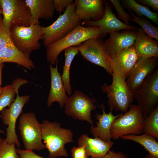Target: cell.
Returning <instances> with one entry per match:
<instances>
[{"label":"cell","instance_id":"cell-1","mask_svg":"<svg viewBox=\"0 0 158 158\" xmlns=\"http://www.w3.org/2000/svg\"><path fill=\"white\" fill-rule=\"evenodd\" d=\"M102 36V33L99 27H84L80 25L65 37L46 47L47 60L50 64L54 65L58 61L59 54L65 49L77 46L86 40Z\"/></svg>","mask_w":158,"mask_h":158},{"label":"cell","instance_id":"cell-2","mask_svg":"<svg viewBox=\"0 0 158 158\" xmlns=\"http://www.w3.org/2000/svg\"><path fill=\"white\" fill-rule=\"evenodd\" d=\"M41 126L42 140L49 152L48 157H67L65 145L74 142L71 130L61 128L59 123L50 122L46 119L43 121Z\"/></svg>","mask_w":158,"mask_h":158},{"label":"cell","instance_id":"cell-3","mask_svg":"<svg viewBox=\"0 0 158 158\" xmlns=\"http://www.w3.org/2000/svg\"><path fill=\"white\" fill-rule=\"evenodd\" d=\"M75 7L73 2L51 24L44 27L42 39L44 46L47 47L63 38L80 25L81 20L75 12Z\"/></svg>","mask_w":158,"mask_h":158},{"label":"cell","instance_id":"cell-4","mask_svg":"<svg viewBox=\"0 0 158 158\" xmlns=\"http://www.w3.org/2000/svg\"><path fill=\"white\" fill-rule=\"evenodd\" d=\"M111 83H104L101 87L102 91L108 96V105L110 110L127 112L133 102V94L128 87L126 79L116 74L112 75Z\"/></svg>","mask_w":158,"mask_h":158},{"label":"cell","instance_id":"cell-5","mask_svg":"<svg viewBox=\"0 0 158 158\" xmlns=\"http://www.w3.org/2000/svg\"><path fill=\"white\" fill-rule=\"evenodd\" d=\"M44 27L40 24L29 26H16L10 30L12 42L16 47L30 58L32 52L39 49L42 39Z\"/></svg>","mask_w":158,"mask_h":158},{"label":"cell","instance_id":"cell-6","mask_svg":"<svg viewBox=\"0 0 158 158\" xmlns=\"http://www.w3.org/2000/svg\"><path fill=\"white\" fill-rule=\"evenodd\" d=\"M144 118L142 111L137 105L132 104L129 109L114 121L111 126L112 139H118L123 136L142 133Z\"/></svg>","mask_w":158,"mask_h":158},{"label":"cell","instance_id":"cell-7","mask_svg":"<svg viewBox=\"0 0 158 158\" xmlns=\"http://www.w3.org/2000/svg\"><path fill=\"white\" fill-rule=\"evenodd\" d=\"M2 9L3 23L7 30L32 24L30 11L25 0H2Z\"/></svg>","mask_w":158,"mask_h":158},{"label":"cell","instance_id":"cell-8","mask_svg":"<svg viewBox=\"0 0 158 158\" xmlns=\"http://www.w3.org/2000/svg\"><path fill=\"white\" fill-rule=\"evenodd\" d=\"M18 128L25 150H40L46 148L42 142L41 124L34 113L22 114Z\"/></svg>","mask_w":158,"mask_h":158},{"label":"cell","instance_id":"cell-9","mask_svg":"<svg viewBox=\"0 0 158 158\" xmlns=\"http://www.w3.org/2000/svg\"><path fill=\"white\" fill-rule=\"evenodd\" d=\"M133 96L144 118L158 106V68L147 77Z\"/></svg>","mask_w":158,"mask_h":158},{"label":"cell","instance_id":"cell-10","mask_svg":"<svg viewBox=\"0 0 158 158\" xmlns=\"http://www.w3.org/2000/svg\"><path fill=\"white\" fill-rule=\"evenodd\" d=\"M96 102L95 99H91L81 92L75 90L68 97L65 103V114L75 119L86 121L93 125L91 113L96 108L94 104Z\"/></svg>","mask_w":158,"mask_h":158},{"label":"cell","instance_id":"cell-11","mask_svg":"<svg viewBox=\"0 0 158 158\" xmlns=\"http://www.w3.org/2000/svg\"><path fill=\"white\" fill-rule=\"evenodd\" d=\"M77 47L84 59L103 68L109 74L112 75L110 57L106 49L104 42L100 38L86 40Z\"/></svg>","mask_w":158,"mask_h":158},{"label":"cell","instance_id":"cell-12","mask_svg":"<svg viewBox=\"0 0 158 158\" xmlns=\"http://www.w3.org/2000/svg\"><path fill=\"white\" fill-rule=\"evenodd\" d=\"M14 101L8 108H4L0 112V118L3 123L8 126L6 129V138L8 143H15L18 148L20 144L16 133V123L17 119L22 114L25 105L29 101L30 96L28 95L19 96L18 92Z\"/></svg>","mask_w":158,"mask_h":158},{"label":"cell","instance_id":"cell-13","mask_svg":"<svg viewBox=\"0 0 158 158\" xmlns=\"http://www.w3.org/2000/svg\"><path fill=\"white\" fill-rule=\"evenodd\" d=\"M157 58H138L126 79V84L133 94L140 87L147 77L157 68Z\"/></svg>","mask_w":158,"mask_h":158},{"label":"cell","instance_id":"cell-14","mask_svg":"<svg viewBox=\"0 0 158 158\" xmlns=\"http://www.w3.org/2000/svg\"><path fill=\"white\" fill-rule=\"evenodd\" d=\"M110 57V67L112 73L116 74L125 79L139 58L134 45Z\"/></svg>","mask_w":158,"mask_h":158},{"label":"cell","instance_id":"cell-15","mask_svg":"<svg viewBox=\"0 0 158 158\" xmlns=\"http://www.w3.org/2000/svg\"><path fill=\"white\" fill-rule=\"evenodd\" d=\"M104 4V12L102 17L97 20L85 22L87 25L99 27L103 36L121 30H134L136 29L135 26L127 25L120 20L114 13L109 5L107 2Z\"/></svg>","mask_w":158,"mask_h":158},{"label":"cell","instance_id":"cell-16","mask_svg":"<svg viewBox=\"0 0 158 158\" xmlns=\"http://www.w3.org/2000/svg\"><path fill=\"white\" fill-rule=\"evenodd\" d=\"M109 34V37L104 42V44L110 57L134 45L137 37V31L126 30L122 32L115 31Z\"/></svg>","mask_w":158,"mask_h":158},{"label":"cell","instance_id":"cell-17","mask_svg":"<svg viewBox=\"0 0 158 158\" xmlns=\"http://www.w3.org/2000/svg\"><path fill=\"white\" fill-rule=\"evenodd\" d=\"M75 12L79 19L84 22L96 21L103 16L105 8L101 0H75Z\"/></svg>","mask_w":158,"mask_h":158},{"label":"cell","instance_id":"cell-18","mask_svg":"<svg viewBox=\"0 0 158 158\" xmlns=\"http://www.w3.org/2000/svg\"><path fill=\"white\" fill-rule=\"evenodd\" d=\"M112 141H105L99 137H89L86 134L81 135L78 141V146H84L87 158H103L114 145Z\"/></svg>","mask_w":158,"mask_h":158},{"label":"cell","instance_id":"cell-19","mask_svg":"<svg viewBox=\"0 0 158 158\" xmlns=\"http://www.w3.org/2000/svg\"><path fill=\"white\" fill-rule=\"evenodd\" d=\"M101 107L102 114H96L95 117L97 121L96 123V126L91 125L90 132L94 137H99L106 142L111 141L112 139L111 130V125L114 121L121 114L115 115L111 110L107 113L104 105H102Z\"/></svg>","mask_w":158,"mask_h":158},{"label":"cell","instance_id":"cell-20","mask_svg":"<svg viewBox=\"0 0 158 158\" xmlns=\"http://www.w3.org/2000/svg\"><path fill=\"white\" fill-rule=\"evenodd\" d=\"M58 61L55 67H53L51 64L49 65L51 84L47 104L49 107L54 102H57L61 107H63L68 97L61 76L58 71Z\"/></svg>","mask_w":158,"mask_h":158},{"label":"cell","instance_id":"cell-21","mask_svg":"<svg viewBox=\"0 0 158 158\" xmlns=\"http://www.w3.org/2000/svg\"><path fill=\"white\" fill-rule=\"evenodd\" d=\"M134 45L139 58H158L157 41L147 35L141 28L137 31Z\"/></svg>","mask_w":158,"mask_h":158},{"label":"cell","instance_id":"cell-22","mask_svg":"<svg viewBox=\"0 0 158 158\" xmlns=\"http://www.w3.org/2000/svg\"><path fill=\"white\" fill-rule=\"evenodd\" d=\"M32 17V24H40L39 19L48 20L53 17L55 9L54 0H25Z\"/></svg>","mask_w":158,"mask_h":158},{"label":"cell","instance_id":"cell-23","mask_svg":"<svg viewBox=\"0 0 158 158\" xmlns=\"http://www.w3.org/2000/svg\"><path fill=\"white\" fill-rule=\"evenodd\" d=\"M5 62L16 63L28 70L35 68L33 61L19 50L13 43L0 51V63Z\"/></svg>","mask_w":158,"mask_h":158},{"label":"cell","instance_id":"cell-24","mask_svg":"<svg viewBox=\"0 0 158 158\" xmlns=\"http://www.w3.org/2000/svg\"><path fill=\"white\" fill-rule=\"evenodd\" d=\"M28 82L26 80L18 78L15 79L12 84L4 87L2 92L0 96V113L6 107H9L14 101L15 94L18 92L19 87ZM0 133L5 134V132L0 129Z\"/></svg>","mask_w":158,"mask_h":158},{"label":"cell","instance_id":"cell-25","mask_svg":"<svg viewBox=\"0 0 158 158\" xmlns=\"http://www.w3.org/2000/svg\"><path fill=\"white\" fill-rule=\"evenodd\" d=\"M123 140L133 141L141 145L153 158H158V142L157 139L146 133L140 135L129 134L121 136Z\"/></svg>","mask_w":158,"mask_h":158},{"label":"cell","instance_id":"cell-26","mask_svg":"<svg viewBox=\"0 0 158 158\" xmlns=\"http://www.w3.org/2000/svg\"><path fill=\"white\" fill-rule=\"evenodd\" d=\"M65 61L61 76L66 92L68 95L72 94L71 86L70 83V68L72 62L79 51L77 46L68 48L64 50Z\"/></svg>","mask_w":158,"mask_h":158},{"label":"cell","instance_id":"cell-27","mask_svg":"<svg viewBox=\"0 0 158 158\" xmlns=\"http://www.w3.org/2000/svg\"><path fill=\"white\" fill-rule=\"evenodd\" d=\"M123 2L127 8L134 11L138 16H145L158 24V12L151 11L148 7L141 5L134 0H125L123 1Z\"/></svg>","mask_w":158,"mask_h":158},{"label":"cell","instance_id":"cell-28","mask_svg":"<svg viewBox=\"0 0 158 158\" xmlns=\"http://www.w3.org/2000/svg\"><path fill=\"white\" fill-rule=\"evenodd\" d=\"M144 133L158 139V106L144 118L142 133Z\"/></svg>","mask_w":158,"mask_h":158},{"label":"cell","instance_id":"cell-29","mask_svg":"<svg viewBox=\"0 0 158 158\" xmlns=\"http://www.w3.org/2000/svg\"><path fill=\"white\" fill-rule=\"evenodd\" d=\"M130 13V21L140 25L147 35L158 41V28L153 25L148 20L137 16L131 11Z\"/></svg>","mask_w":158,"mask_h":158},{"label":"cell","instance_id":"cell-30","mask_svg":"<svg viewBox=\"0 0 158 158\" xmlns=\"http://www.w3.org/2000/svg\"><path fill=\"white\" fill-rule=\"evenodd\" d=\"M15 145V143H8L6 138L0 141V158H19Z\"/></svg>","mask_w":158,"mask_h":158},{"label":"cell","instance_id":"cell-31","mask_svg":"<svg viewBox=\"0 0 158 158\" xmlns=\"http://www.w3.org/2000/svg\"><path fill=\"white\" fill-rule=\"evenodd\" d=\"M10 31L4 26L2 17L0 16V51L7 46L13 43Z\"/></svg>","mask_w":158,"mask_h":158},{"label":"cell","instance_id":"cell-32","mask_svg":"<svg viewBox=\"0 0 158 158\" xmlns=\"http://www.w3.org/2000/svg\"><path fill=\"white\" fill-rule=\"evenodd\" d=\"M110 1L116 11L119 18L125 24L130 25L129 22L131 17L129 14L124 11L121 5L120 1L118 0H110Z\"/></svg>","mask_w":158,"mask_h":158},{"label":"cell","instance_id":"cell-33","mask_svg":"<svg viewBox=\"0 0 158 158\" xmlns=\"http://www.w3.org/2000/svg\"><path fill=\"white\" fill-rule=\"evenodd\" d=\"M55 10L59 13L64 12L66 8L73 2L72 0H54Z\"/></svg>","mask_w":158,"mask_h":158},{"label":"cell","instance_id":"cell-34","mask_svg":"<svg viewBox=\"0 0 158 158\" xmlns=\"http://www.w3.org/2000/svg\"><path fill=\"white\" fill-rule=\"evenodd\" d=\"M16 152L20 158H44L38 155L29 150H22L20 149H16Z\"/></svg>","mask_w":158,"mask_h":158},{"label":"cell","instance_id":"cell-35","mask_svg":"<svg viewBox=\"0 0 158 158\" xmlns=\"http://www.w3.org/2000/svg\"><path fill=\"white\" fill-rule=\"evenodd\" d=\"M71 153L73 158H83L86 156V151L83 146L73 147L71 149Z\"/></svg>","mask_w":158,"mask_h":158},{"label":"cell","instance_id":"cell-36","mask_svg":"<svg viewBox=\"0 0 158 158\" xmlns=\"http://www.w3.org/2000/svg\"><path fill=\"white\" fill-rule=\"evenodd\" d=\"M103 158H129L126 154L121 152L109 150Z\"/></svg>","mask_w":158,"mask_h":158},{"label":"cell","instance_id":"cell-37","mask_svg":"<svg viewBox=\"0 0 158 158\" xmlns=\"http://www.w3.org/2000/svg\"><path fill=\"white\" fill-rule=\"evenodd\" d=\"M137 2L149 6L156 11L158 10V0H137Z\"/></svg>","mask_w":158,"mask_h":158},{"label":"cell","instance_id":"cell-38","mask_svg":"<svg viewBox=\"0 0 158 158\" xmlns=\"http://www.w3.org/2000/svg\"><path fill=\"white\" fill-rule=\"evenodd\" d=\"M4 63H0V87H1L2 85V69L4 67Z\"/></svg>","mask_w":158,"mask_h":158},{"label":"cell","instance_id":"cell-39","mask_svg":"<svg viewBox=\"0 0 158 158\" xmlns=\"http://www.w3.org/2000/svg\"><path fill=\"white\" fill-rule=\"evenodd\" d=\"M144 158H153L150 155L148 154L146 155Z\"/></svg>","mask_w":158,"mask_h":158},{"label":"cell","instance_id":"cell-40","mask_svg":"<svg viewBox=\"0 0 158 158\" xmlns=\"http://www.w3.org/2000/svg\"><path fill=\"white\" fill-rule=\"evenodd\" d=\"M4 89V87H0V96L2 92Z\"/></svg>","mask_w":158,"mask_h":158},{"label":"cell","instance_id":"cell-41","mask_svg":"<svg viewBox=\"0 0 158 158\" xmlns=\"http://www.w3.org/2000/svg\"><path fill=\"white\" fill-rule=\"evenodd\" d=\"M2 0H0V8L2 9Z\"/></svg>","mask_w":158,"mask_h":158},{"label":"cell","instance_id":"cell-42","mask_svg":"<svg viewBox=\"0 0 158 158\" xmlns=\"http://www.w3.org/2000/svg\"><path fill=\"white\" fill-rule=\"evenodd\" d=\"M2 13V9L0 8V16L1 15Z\"/></svg>","mask_w":158,"mask_h":158},{"label":"cell","instance_id":"cell-43","mask_svg":"<svg viewBox=\"0 0 158 158\" xmlns=\"http://www.w3.org/2000/svg\"><path fill=\"white\" fill-rule=\"evenodd\" d=\"M2 140V139L0 137V141Z\"/></svg>","mask_w":158,"mask_h":158},{"label":"cell","instance_id":"cell-44","mask_svg":"<svg viewBox=\"0 0 158 158\" xmlns=\"http://www.w3.org/2000/svg\"><path fill=\"white\" fill-rule=\"evenodd\" d=\"M83 158H87V156L86 155L84 157H83Z\"/></svg>","mask_w":158,"mask_h":158},{"label":"cell","instance_id":"cell-45","mask_svg":"<svg viewBox=\"0 0 158 158\" xmlns=\"http://www.w3.org/2000/svg\"><path fill=\"white\" fill-rule=\"evenodd\" d=\"M78 158L75 157V158Z\"/></svg>","mask_w":158,"mask_h":158}]
</instances>
